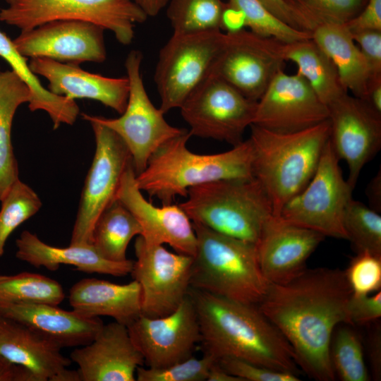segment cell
<instances>
[{
    "instance_id": "obj_1",
    "label": "cell",
    "mask_w": 381,
    "mask_h": 381,
    "mask_svg": "<svg viewBox=\"0 0 381 381\" xmlns=\"http://www.w3.org/2000/svg\"><path fill=\"white\" fill-rule=\"evenodd\" d=\"M351 295L344 270L306 268L286 283L270 284L258 306L288 341L299 368L316 380L332 381L330 343L339 324L353 325Z\"/></svg>"
},
{
    "instance_id": "obj_2",
    "label": "cell",
    "mask_w": 381,
    "mask_h": 381,
    "mask_svg": "<svg viewBox=\"0 0 381 381\" xmlns=\"http://www.w3.org/2000/svg\"><path fill=\"white\" fill-rule=\"evenodd\" d=\"M205 353L217 361L236 358L298 374L293 349L257 305L190 288Z\"/></svg>"
},
{
    "instance_id": "obj_3",
    "label": "cell",
    "mask_w": 381,
    "mask_h": 381,
    "mask_svg": "<svg viewBox=\"0 0 381 381\" xmlns=\"http://www.w3.org/2000/svg\"><path fill=\"white\" fill-rule=\"evenodd\" d=\"M250 127L253 176L265 192L273 215L278 216L314 175L329 138V121L291 133Z\"/></svg>"
},
{
    "instance_id": "obj_4",
    "label": "cell",
    "mask_w": 381,
    "mask_h": 381,
    "mask_svg": "<svg viewBox=\"0 0 381 381\" xmlns=\"http://www.w3.org/2000/svg\"><path fill=\"white\" fill-rule=\"evenodd\" d=\"M191 136L185 130L155 151L145 169L136 175V183L141 190L157 198L162 205H169L177 196L186 197L190 188L200 184L253 178L249 139L225 152L200 155L188 148Z\"/></svg>"
},
{
    "instance_id": "obj_5",
    "label": "cell",
    "mask_w": 381,
    "mask_h": 381,
    "mask_svg": "<svg viewBox=\"0 0 381 381\" xmlns=\"http://www.w3.org/2000/svg\"><path fill=\"white\" fill-rule=\"evenodd\" d=\"M193 225L197 242L190 287L258 306L270 283L260 269L256 245Z\"/></svg>"
},
{
    "instance_id": "obj_6",
    "label": "cell",
    "mask_w": 381,
    "mask_h": 381,
    "mask_svg": "<svg viewBox=\"0 0 381 381\" xmlns=\"http://www.w3.org/2000/svg\"><path fill=\"white\" fill-rule=\"evenodd\" d=\"M179 205L191 222L257 244L273 214L270 202L254 178L211 181L190 188Z\"/></svg>"
},
{
    "instance_id": "obj_7",
    "label": "cell",
    "mask_w": 381,
    "mask_h": 381,
    "mask_svg": "<svg viewBox=\"0 0 381 381\" xmlns=\"http://www.w3.org/2000/svg\"><path fill=\"white\" fill-rule=\"evenodd\" d=\"M0 21L21 32L54 20L87 21L113 32L116 40L130 44L135 25L147 16L133 0H4Z\"/></svg>"
},
{
    "instance_id": "obj_8",
    "label": "cell",
    "mask_w": 381,
    "mask_h": 381,
    "mask_svg": "<svg viewBox=\"0 0 381 381\" xmlns=\"http://www.w3.org/2000/svg\"><path fill=\"white\" fill-rule=\"evenodd\" d=\"M226 33L211 30L173 32L161 48L154 74L159 109L166 114L181 107L188 95L210 73Z\"/></svg>"
},
{
    "instance_id": "obj_9",
    "label": "cell",
    "mask_w": 381,
    "mask_h": 381,
    "mask_svg": "<svg viewBox=\"0 0 381 381\" xmlns=\"http://www.w3.org/2000/svg\"><path fill=\"white\" fill-rule=\"evenodd\" d=\"M143 54L131 51L125 61L129 80V95L126 107L118 118H106L83 114L87 121L99 123L114 131L127 146L137 174L141 173L151 155L164 143L184 132L170 125L164 114L150 100L141 74Z\"/></svg>"
},
{
    "instance_id": "obj_10",
    "label": "cell",
    "mask_w": 381,
    "mask_h": 381,
    "mask_svg": "<svg viewBox=\"0 0 381 381\" xmlns=\"http://www.w3.org/2000/svg\"><path fill=\"white\" fill-rule=\"evenodd\" d=\"M339 160L328 140L312 179L278 216L325 237L347 240L344 217L353 189L343 176Z\"/></svg>"
},
{
    "instance_id": "obj_11",
    "label": "cell",
    "mask_w": 381,
    "mask_h": 381,
    "mask_svg": "<svg viewBox=\"0 0 381 381\" xmlns=\"http://www.w3.org/2000/svg\"><path fill=\"white\" fill-rule=\"evenodd\" d=\"M257 102L219 77L210 73L186 98L181 114L191 135L234 146L253 124Z\"/></svg>"
},
{
    "instance_id": "obj_12",
    "label": "cell",
    "mask_w": 381,
    "mask_h": 381,
    "mask_svg": "<svg viewBox=\"0 0 381 381\" xmlns=\"http://www.w3.org/2000/svg\"><path fill=\"white\" fill-rule=\"evenodd\" d=\"M94 132L96 148L82 190L70 244H91L95 224L116 199L123 173L132 162L121 138L111 129L88 121Z\"/></svg>"
},
{
    "instance_id": "obj_13",
    "label": "cell",
    "mask_w": 381,
    "mask_h": 381,
    "mask_svg": "<svg viewBox=\"0 0 381 381\" xmlns=\"http://www.w3.org/2000/svg\"><path fill=\"white\" fill-rule=\"evenodd\" d=\"M136 260L131 272L140 289L141 313L149 318L167 315L188 295L193 257L150 243L141 236L135 241Z\"/></svg>"
},
{
    "instance_id": "obj_14",
    "label": "cell",
    "mask_w": 381,
    "mask_h": 381,
    "mask_svg": "<svg viewBox=\"0 0 381 381\" xmlns=\"http://www.w3.org/2000/svg\"><path fill=\"white\" fill-rule=\"evenodd\" d=\"M279 42L245 29L226 33L210 73L258 102L274 76L284 70L285 61L279 54Z\"/></svg>"
},
{
    "instance_id": "obj_15",
    "label": "cell",
    "mask_w": 381,
    "mask_h": 381,
    "mask_svg": "<svg viewBox=\"0 0 381 381\" xmlns=\"http://www.w3.org/2000/svg\"><path fill=\"white\" fill-rule=\"evenodd\" d=\"M148 368H161L193 356L200 332L196 310L188 295L170 314L158 318L140 315L127 326Z\"/></svg>"
},
{
    "instance_id": "obj_16",
    "label": "cell",
    "mask_w": 381,
    "mask_h": 381,
    "mask_svg": "<svg viewBox=\"0 0 381 381\" xmlns=\"http://www.w3.org/2000/svg\"><path fill=\"white\" fill-rule=\"evenodd\" d=\"M329 143L348 166L347 181L353 189L363 167L381 147V113L348 92L328 106Z\"/></svg>"
},
{
    "instance_id": "obj_17",
    "label": "cell",
    "mask_w": 381,
    "mask_h": 381,
    "mask_svg": "<svg viewBox=\"0 0 381 381\" xmlns=\"http://www.w3.org/2000/svg\"><path fill=\"white\" fill-rule=\"evenodd\" d=\"M329 119L328 107L300 74L284 70L257 102L253 124L278 133L302 131Z\"/></svg>"
},
{
    "instance_id": "obj_18",
    "label": "cell",
    "mask_w": 381,
    "mask_h": 381,
    "mask_svg": "<svg viewBox=\"0 0 381 381\" xmlns=\"http://www.w3.org/2000/svg\"><path fill=\"white\" fill-rule=\"evenodd\" d=\"M105 30L82 20H54L20 32L13 42L25 58H47L79 65L106 60Z\"/></svg>"
},
{
    "instance_id": "obj_19",
    "label": "cell",
    "mask_w": 381,
    "mask_h": 381,
    "mask_svg": "<svg viewBox=\"0 0 381 381\" xmlns=\"http://www.w3.org/2000/svg\"><path fill=\"white\" fill-rule=\"evenodd\" d=\"M132 162L122 176L116 198L135 217L140 235L150 243L168 244L175 252L193 257L196 235L193 222L179 205H154L147 201L136 183Z\"/></svg>"
},
{
    "instance_id": "obj_20",
    "label": "cell",
    "mask_w": 381,
    "mask_h": 381,
    "mask_svg": "<svg viewBox=\"0 0 381 381\" xmlns=\"http://www.w3.org/2000/svg\"><path fill=\"white\" fill-rule=\"evenodd\" d=\"M325 236L272 215L256 244L262 272L270 284L286 283L306 269V262Z\"/></svg>"
},
{
    "instance_id": "obj_21",
    "label": "cell",
    "mask_w": 381,
    "mask_h": 381,
    "mask_svg": "<svg viewBox=\"0 0 381 381\" xmlns=\"http://www.w3.org/2000/svg\"><path fill=\"white\" fill-rule=\"evenodd\" d=\"M78 366L81 381H135L144 363L126 325L118 322L104 325L93 340L70 354Z\"/></svg>"
},
{
    "instance_id": "obj_22",
    "label": "cell",
    "mask_w": 381,
    "mask_h": 381,
    "mask_svg": "<svg viewBox=\"0 0 381 381\" xmlns=\"http://www.w3.org/2000/svg\"><path fill=\"white\" fill-rule=\"evenodd\" d=\"M28 64L34 74L48 80L47 89L54 95L74 101L96 100L120 114L126 107L130 88L127 76L106 77L47 58H32Z\"/></svg>"
},
{
    "instance_id": "obj_23",
    "label": "cell",
    "mask_w": 381,
    "mask_h": 381,
    "mask_svg": "<svg viewBox=\"0 0 381 381\" xmlns=\"http://www.w3.org/2000/svg\"><path fill=\"white\" fill-rule=\"evenodd\" d=\"M0 315L26 325L61 349L89 344L104 325L99 318L85 317L47 303L0 301Z\"/></svg>"
},
{
    "instance_id": "obj_24",
    "label": "cell",
    "mask_w": 381,
    "mask_h": 381,
    "mask_svg": "<svg viewBox=\"0 0 381 381\" xmlns=\"http://www.w3.org/2000/svg\"><path fill=\"white\" fill-rule=\"evenodd\" d=\"M16 258L35 267L56 271L61 265L73 266L86 273L124 277L133 268V261L112 262L104 258L92 244H70L55 247L47 244L29 231H23L16 241Z\"/></svg>"
},
{
    "instance_id": "obj_25",
    "label": "cell",
    "mask_w": 381,
    "mask_h": 381,
    "mask_svg": "<svg viewBox=\"0 0 381 381\" xmlns=\"http://www.w3.org/2000/svg\"><path fill=\"white\" fill-rule=\"evenodd\" d=\"M72 310L87 318L107 316L126 326L141 313L140 289L135 280L119 284L96 278H85L70 289Z\"/></svg>"
},
{
    "instance_id": "obj_26",
    "label": "cell",
    "mask_w": 381,
    "mask_h": 381,
    "mask_svg": "<svg viewBox=\"0 0 381 381\" xmlns=\"http://www.w3.org/2000/svg\"><path fill=\"white\" fill-rule=\"evenodd\" d=\"M54 341L26 325L0 315V354L30 370L40 381H51L71 360Z\"/></svg>"
},
{
    "instance_id": "obj_27",
    "label": "cell",
    "mask_w": 381,
    "mask_h": 381,
    "mask_svg": "<svg viewBox=\"0 0 381 381\" xmlns=\"http://www.w3.org/2000/svg\"><path fill=\"white\" fill-rule=\"evenodd\" d=\"M312 39L335 65L344 88L365 99L375 77L345 24L327 23L312 32Z\"/></svg>"
},
{
    "instance_id": "obj_28",
    "label": "cell",
    "mask_w": 381,
    "mask_h": 381,
    "mask_svg": "<svg viewBox=\"0 0 381 381\" xmlns=\"http://www.w3.org/2000/svg\"><path fill=\"white\" fill-rule=\"evenodd\" d=\"M279 52L285 61L296 65L297 73L327 107L348 92L341 85L335 65L312 37L293 42L279 41Z\"/></svg>"
},
{
    "instance_id": "obj_29",
    "label": "cell",
    "mask_w": 381,
    "mask_h": 381,
    "mask_svg": "<svg viewBox=\"0 0 381 381\" xmlns=\"http://www.w3.org/2000/svg\"><path fill=\"white\" fill-rule=\"evenodd\" d=\"M28 85L13 71L0 72V200L19 179L11 143V127L17 109L29 103Z\"/></svg>"
},
{
    "instance_id": "obj_30",
    "label": "cell",
    "mask_w": 381,
    "mask_h": 381,
    "mask_svg": "<svg viewBox=\"0 0 381 381\" xmlns=\"http://www.w3.org/2000/svg\"><path fill=\"white\" fill-rule=\"evenodd\" d=\"M142 234L133 214L116 198L97 219L91 244L105 259L112 262L127 260L126 250L132 238Z\"/></svg>"
},
{
    "instance_id": "obj_31",
    "label": "cell",
    "mask_w": 381,
    "mask_h": 381,
    "mask_svg": "<svg viewBox=\"0 0 381 381\" xmlns=\"http://www.w3.org/2000/svg\"><path fill=\"white\" fill-rule=\"evenodd\" d=\"M64 297L61 284L47 276L28 272L0 274V301L58 306Z\"/></svg>"
},
{
    "instance_id": "obj_32",
    "label": "cell",
    "mask_w": 381,
    "mask_h": 381,
    "mask_svg": "<svg viewBox=\"0 0 381 381\" xmlns=\"http://www.w3.org/2000/svg\"><path fill=\"white\" fill-rule=\"evenodd\" d=\"M298 22L309 33L327 23L345 24L364 8L367 0H283Z\"/></svg>"
},
{
    "instance_id": "obj_33",
    "label": "cell",
    "mask_w": 381,
    "mask_h": 381,
    "mask_svg": "<svg viewBox=\"0 0 381 381\" xmlns=\"http://www.w3.org/2000/svg\"><path fill=\"white\" fill-rule=\"evenodd\" d=\"M222 0H169L167 16L173 32L190 33L221 30Z\"/></svg>"
},
{
    "instance_id": "obj_34",
    "label": "cell",
    "mask_w": 381,
    "mask_h": 381,
    "mask_svg": "<svg viewBox=\"0 0 381 381\" xmlns=\"http://www.w3.org/2000/svg\"><path fill=\"white\" fill-rule=\"evenodd\" d=\"M329 356L335 375L342 381H368L370 375L361 339L349 326L337 328L330 343Z\"/></svg>"
},
{
    "instance_id": "obj_35",
    "label": "cell",
    "mask_w": 381,
    "mask_h": 381,
    "mask_svg": "<svg viewBox=\"0 0 381 381\" xmlns=\"http://www.w3.org/2000/svg\"><path fill=\"white\" fill-rule=\"evenodd\" d=\"M0 257L4 253L7 239L22 223L35 215L42 201L28 184L16 180L0 200Z\"/></svg>"
},
{
    "instance_id": "obj_36",
    "label": "cell",
    "mask_w": 381,
    "mask_h": 381,
    "mask_svg": "<svg viewBox=\"0 0 381 381\" xmlns=\"http://www.w3.org/2000/svg\"><path fill=\"white\" fill-rule=\"evenodd\" d=\"M344 226L357 252L368 251L381 256V216L363 202L350 200L345 211Z\"/></svg>"
},
{
    "instance_id": "obj_37",
    "label": "cell",
    "mask_w": 381,
    "mask_h": 381,
    "mask_svg": "<svg viewBox=\"0 0 381 381\" xmlns=\"http://www.w3.org/2000/svg\"><path fill=\"white\" fill-rule=\"evenodd\" d=\"M0 56L4 59L11 70L28 85L31 99L28 103L31 111L43 110L47 114L55 112L60 107L61 97L44 87L37 76L29 67L27 58L16 49L13 40L0 30Z\"/></svg>"
},
{
    "instance_id": "obj_38",
    "label": "cell",
    "mask_w": 381,
    "mask_h": 381,
    "mask_svg": "<svg viewBox=\"0 0 381 381\" xmlns=\"http://www.w3.org/2000/svg\"><path fill=\"white\" fill-rule=\"evenodd\" d=\"M227 3L242 11L246 27L258 35L282 42L312 37L311 33L294 28L280 20L258 0H229Z\"/></svg>"
},
{
    "instance_id": "obj_39",
    "label": "cell",
    "mask_w": 381,
    "mask_h": 381,
    "mask_svg": "<svg viewBox=\"0 0 381 381\" xmlns=\"http://www.w3.org/2000/svg\"><path fill=\"white\" fill-rule=\"evenodd\" d=\"M217 360L205 353L200 358L193 356L161 368L139 366L135 373L138 381H204Z\"/></svg>"
},
{
    "instance_id": "obj_40",
    "label": "cell",
    "mask_w": 381,
    "mask_h": 381,
    "mask_svg": "<svg viewBox=\"0 0 381 381\" xmlns=\"http://www.w3.org/2000/svg\"><path fill=\"white\" fill-rule=\"evenodd\" d=\"M344 272L352 294L368 295L380 291L381 256L368 251L358 252Z\"/></svg>"
},
{
    "instance_id": "obj_41",
    "label": "cell",
    "mask_w": 381,
    "mask_h": 381,
    "mask_svg": "<svg viewBox=\"0 0 381 381\" xmlns=\"http://www.w3.org/2000/svg\"><path fill=\"white\" fill-rule=\"evenodd\" d=\"M228 373L242 381H298L294 373L283 372L244 360L224 357L217 361Z\"/></svg>"
},
{
    "instance_id": "obj_42",
    "label": "cell",
    "mask_w": 381,
    "mask_h": 381,
    "mask_svg": "<svg viewBox=\"0 0 381 381\" xmlns=\"http://www.w3.org/2000/svg\"><path fill=\"white\" fill-rule=\"evenodd\" d=\"M349 314L353 325L375 321L381 316V291L374 295L352 294L348 304Z\"/></svg>"
},
{
    "instance_id": "obj_43",
    "label": "cell",
    "mask_w": 381,
    "mask_h": 381,
    "mask_svg": "<svg viewBox=\"0 0 381 381\" xmlns=\"http://www.w3.org/2000/svg\"><path fill=\"white\" fill-rule=\"evenodd\" d=\"M350 32L373 75H381V30H362Z\"/></svg>"
},
{
    "instance_id": "obj_44",
    "label": "cell",
    "mask_w": 381,
    "mask_h": 381,
    "mask_svg": "<svg viewBox=\"0 0 381 381\" xmlns=\"http://www.w3.org/2000/svg\"><path fill=\"white\" fill-rule=\"evenodd\" d=\"M345 25L350 32L362 30H381V0H367L360 13Z\"/></svg>"
},
{
    "instance_id": "obj_45",
    "label": "cell",
    "mask_w": 381,
    "mask_h": 381,
    "mask_svg": "<svg viewBox=\"0 0 381 381\" xmlns=\"http://www.w3.org/2000/svg\"><path fill=\"white\" fill-rule=\"evenodd\" d=\"M0 381H40L28 368L11 362L0 354Z\"/></svg>"
},
{
    "instance_id": "obj_46",
    "label": "cell",
    "mask_w": 381,
    "mask_h": 381,
    "mask_svg": "<svg viewBox=\"0 0 381 381\" xmlns=\"http://www.w3.org/2000/svg\"><path fill=\"white\" fill-rule=\"evenodd\" d=\"M246 27V18L241 11L231 6L227 2L222 13L220 29L224 32H238Z\"/></svg>"
},
{
    "instance_id": "obj_47",
    "label": "cell",
    "mask_w": 381,
    "mask_h": 381,
    "mask_svg": "<svg viewBox=\"0 0 381 381\" xmlns=\"http://www.w3.org/2000/svg\"><path fill=\"white\" fill-rule=\"evenodd\" d=\"M368 353L374 380L381 378V332L377 326L368 337Z\"/></svg>"
},
{
    "instance_id": "obj_48",
    "label": "cell",
    "mask_w": 381,
    "mask_h": 381,
    "mask_svg": "<svg viewBox=\"0 0 381 381\" xmlns=\"http://www.w3.org/2000/svg\"><path fill=\"white\" fill-rule=\"evenodd\" d=\"M274 16L289 26L301 30V26L283 0H258Z\"/></svg>"
},
{
    "instance_id": "obj_49",
    "label": "cell",
    "mask_w": 381,
    "mask_h": 381,
    "mask_svg": "<svg viewBox=\"0 0 381 381\" xmlns=\"http://www.w3.org/2000/svg\"><path fill=\"white\" fill-rule=\"evenodd\" d=\"M370 207L380 213L381 209V173L380 170L371 179L366 188Z\"/></svg>"
},
{
    "instance_id": "obj_50",
    "label": "cell",
    "mask_w": 381,
    "mask_h": 381,
    "mask_svg": "<svg viewBox=\"0 0 381 381\" xmlns=\"http://www.w3.org/2000/svg\"><path fill=\"white\" fill-rule=\"evenodd\" d=\"M363 99L373 109L381 113V76L373 78Z\"/></svg>"
},
{
    "instance_id": "obj_51",
    "label": "cell",
    "mask_w": 381,
    "mask_h": 381,
    "mask_svg": "<svg viewBox=\"0 0 381 381\" xmlns=\"http://www.w3.org/2000/svg\"><path fill=\"white\" fill-rule=\"evenodd\" d=\"M147 16H156L166 7L169 0H133Z\"/></svg>"
},
{
    "instance_id": "obj_52",
    "label": "cell",
    "mask_w": 381,
    "mask_h": 381,
    "mask_svg": "<svg viewBox=\"0 0 381 381\" xmlns=\"http://www.w3.org/2000/svg\"><path fill=\"white\" fill-rule=\"evenodd\" d=\"M206 380L242 381L241 379L228 373L217 363V361H216L210 368Z\"/></svg>"
},
{
    "instance_id": "obj_53",
    "label": "cell",
    "mask_w": 381,
    "mask_h": 381,
    "mask_svg": "<svg viewBox=\"0 0 381 381\" xmlns=\"http://www.w3.org/2000/svg\"><path fill=\"white\" fill-rule=\"evenodd\" d=\"M51 381H81V380L78 370H71L66 368L59 372Z\"/></svg>"
}]
</instances>
